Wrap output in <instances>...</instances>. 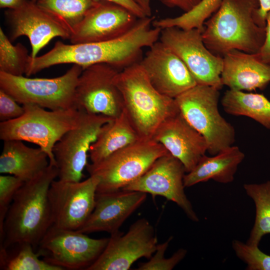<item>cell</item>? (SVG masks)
Wrapping results in <instances>:
<instances>
[{
	"label": "cell",
	"instance_id": "cell-1",
	"mask_svg": "<svg viewBox=\"0 0 270 270\" xmlns=\"http://www.w3.org/2000/svg\"><path fill=\"white\" fill-rule=\"evenodd\" d=\"M153 16L138 19L134 25L122 36L108 41L66 44L57 41L44 54L28 60L25 74L28 77L50 66L73 64L84 69L106 64L118 70L140 62L144 48L159 40L161 29L154 27Z\"/></svg>",
	"mask_w": 270,
	"mask_h": 270
},
{
	"label": "cell",
	"instance_id": "cell-2",
	"mask_svg": "<svg viewBox=\"0 0 270 270\" xmlns=\"http://www.w3.org/2000/svg\"><path fill=\"white\" fill-rule=\"evenodd\" d=\"M259 8L258 0H222L204 24L202 37L206 47L222 57L234 50L258 53L264 42L266 26Z\"/></svg>",
	"mask_w": 270,
	"mask_h": 270
},
{
	"label": "cell",
	"instance_id": "cell-3",
	"mask_svg": "<svg viewBox=\"0 0 270 270\" xmlns=\"http://www.w3.org/2000/svg\"><path fill=\"white\" fill-rule=\"evenodd\" d=\"M58 174L57 167L49 164L16 192L4 220L0 248L21 242L38 246L52 225L48 190Z\"/></svg>",
	"mask_w": 270,
	"mask_h": 270
},
{
	"label": "cell",
	"instance_id": "cell-4",
	"mask_svg": "<svg viewBox=\"0 0 270 270\" xmlns=\"http://www.w3.org/2000/svg\"><path fill=\"white\" fill-rule=\"evenodd\" d=\"M114 81L122 94L124 110L142 138H152L165 120L180 112L174 98L154 88L139 62L119 71Z\"/></svg>",
	"mask_w": 270,
	"mask_h": 270
},
{
	"label": "cell",
	"instance_id": "cell-5",
	"mask_svg": "<svg viewBox=\"0 0 270 270\" xmlns=\"http://www.w3.org/2000/svg\"><path fill=\"white\" fill-rule=\"evenodd\" d=\"M24 112L18 118L0 123V139L34 144L48 156L50 164L56 166L53 154L56 142L80 122L83 111L77 108L47 110L34 104L22 105Z\"/></svg>",
	"mask_w": 270,
	"mask_h": 270
},
{
	"label": "cell",
	"instance_id": "cell-6",
	"mask_svg": "<svg viewBox=\"0 0 270 270\" xmlns=\"http://www.w3.org/2000/svg\"><path fill=\"white\" fill-rule=\"evenodd\" d=\"M218 88L197 84L174 100L180 113L205 138L208 152L213 156L232 146L235 130L220 114Z\"/></svg>",
	"mask_w": 270,
	"mask_h": 270
},
{
	"label": "cell",
	"instance_id": "cell-7",
	"mask_svg": "<svg viewBox=\"0 0 270 270\" xmlns=\"http://www.w3.org/2000/svg\"><path fill=\"white\" fill-rule=\"evenodd\" d=\"M170 152L152 138H141L96 164H88L90 176L100 180L96 193L122 190L142 176L159 158Z\"/></svg>",
	"mask_w": 270,
	"mask_h": 270
},
{
	"label": "cell",
	"instance_id": "cell-8",
	"mask_svg": "<svg viewBox=\"0 0 270 270\" xmlns=\"http://www.w3.org/2000/svg\"><path fill=\"white\" fill-rule=\"evenodd\" d=\"M83 70L74 64L63 75L54 78H29L0 72V89L20 104H34L50 110L76 108V90Z\"/></svg>",
	"mask_w": 270,
	"mask_h": 270
},
{
	"label": "cell",
	"instance_id": "cell-9",
	"mask_svg": "<svg viewBox=\"0 0 270 270\" xmlns=\"http://www.w3.org/2000/svg\"><path fill=\"white\" fill-rule=\"evenodd\" d=\"M109 238H92L76 230L52 225L40 240L38 253L64 270L86 269L99 257Z\"/></svg>",
	"mask_w": 270,
	"mask_h": 270
},
{
	"label": "cell",
	"instance_id": "cell-10",
	"mask_svg": "<svg viewBox=\"0 0 270 270\" xmlns=\"http://www.w3.org/2000/svg\"><path fill=\"white\" fill-rule=\"evenodd\" d=\"M159 40L182 60L197 84L220 90L222 88V57L213 54L206 47L202 30L166 28L162 29Z\"/></svg>",
	"mask_w": 270,
	"mask_h": 270
},
{
	"label": "cell",
	"instance_id": "cell-11",
	"mask_svg": "<svg viewBox=\"0 0 270 270\" xmlns=\"http://www.w3.org/2000/svg\"><path fill=\"white\" fill-rule=\"evenodd\" d=\"M113 118L83 112L78 124L66 132L54 144L53 154L59 180L80 182L88 164L89 150L102 126Z\"/></svg>",
	"mask_w": 270,
	"mask_h": 270
},
{
	"label": "cell",
	"instance_id": "cell-12",
	"mask_svg": "<svg viewBox=\"0 0 270 270\" xmlns=\"http://www.w3.org/2000/svg\"><path fill=\"white\" fill-rule=\"evenodd\" d=\"M99 182L94 176L80 182L54 180L48 190L52 225L64 229H80L94 208Z\"/></svg>",
	"mask_w": 270,
	"mask_h": 270
},
{
	"label": "cell",
	"instance_id": "cell-13",
	"mask_svg": "<svg viewBox=\"0 0 270 270\" xmlns=\"http://www.w3.org/2000/svg\"><path fill=\"white\" fill-rule=\"evenodd\" d=\"M158 244L153 226L146 218L138 219L126 233L110 235L102 253L86 270H128L139 258L150 259Z\"/></svg>",
	"mask_w": 270,
	"mask_h": 270
},
{
	"label": "cell",
	"instance_id": "cell-14",
	"mask_svg": "<svg viewBox=\"0 0 270 270\" xmlns=\"http://www.w3.org/2000/svg\"><path fill=\"white\" fill-rule=\"evenodd\" d=\"M119 71L106 64L84 69L76 90V108L88 114L113 118L120 116L124 109V100L114 81Z\"/></svg>",
	"mask_w": 270,
	"mask_h": 270
},
{
	"label": "cell",
	"instance_id": "cell-15",
	"mask_svg": "<svg viewBox=\"0 0 270 270\" xmlns=\"http://www.w3.org/2000/svg\"><path fill=\"white\" fill-rule=\"evenodd\" d=\"M185 168L170 153L158 158L140 178L122 190L160 196L175 202L192 221L199 219L188 198L184 188Z\"/></svg>",
	"mask_w": 270,
	"mask_h": 270
},
{
	"label": "cell",
	"instance_id": "cell-16",
	"mask_svg": "<svg viewBox=\"0 0 270 270\" xmlns=\"http://www.w3.org/2000/svg\"><path fill=\"white\" fill-rule=\"evenodd\" d=\"M4 14L10 27V39L14 40L20 36H26L32 46V58L37 56L52 38H70V30L36 2L26 0L18 8L8 9Z\"/></svg>",
	"mask_w": 270,
	"mask_h": 270
},
{
	"label": "cell",
	"instance_id": "cell-17",
	"mask_svg": "<svg viewBox=\"0 0 270 270\" xmlns=\"http://www.w3.org/2000/svg\"><path fill=\"white\" fill-rule=\"evenodd\" d=\"M138 18L115 3L96 2L70 32L72 44L102 42L116 38L128 32Z\"/></svg>",
	"mask_w": 270,
	"mask_h": 270
},
{
	"label": "cell",
	"instance_id": "cell-18",
	"mask_svg": "<svg viewBox=\"0 0 270 270\" xmlns=\"http://www.w3.org/2000/svg\"><path fill=\"white\" fill-rule=\"evenodd\" d=\"M139 62L154 88L166 96L175 98L197 84L182 60L160 40Z\"/></svg>",
	"mask_w": 270,
	"mask_h": 270
},
{
	"label": "cell",
	"instance_id": "cell-19",
	"mask_svg": "<svg viewBox=\"0 0 270 270\" xmlns=\"http://www.w3.org/2000/svg\"><path fill=\"white\" fill-rule=\"evenodd\" d=\"M146 194L121 190L96 194L94 208L78 230L84 234L105 232L110 235L120 231L125 220L146 200Z\"/></svg>",
	"mask_w": 270,
	"mask_h": 270
},
{
	"label": "cell",
	"instance_id": "cell-20",
	"mask_svg": "<svg viewBox=\"0 0 270 270\" xmlns=\"http://www.w3.org/2000/svg\"><path fill=\"white\" fill-rule=\"evenodd\" d=\"M152 139L161 144L190 172L208 152L204 136L179 112L165 120L155 132Z\"/></svg>",
	"mask_w": 270,
	"mask_h": 270
},
{
	"label": "cell",
	"instance_id": "cell-21",
	"mask_svg": "<svg viewBox=\"0 0 270 270\" xmlns=\"http://www.w3.org/2000/svg\"><path fill=\"white\" fill-rule=\"evenodd\" d=\"M222 61L221 82L229 89L251 92L262 90L270 82V65L258 54L232 50L222 56Z\"/></svg>",
	"mask_w": 270,
	"mask_h": 270
},
{
	"label": "cell",
	"instance_id": "cell-22",
	"mask_svg": "<svg viewBox=\"0 0 270 270\" xmlns=\"http://www.w3.org/2000/svg\"><path fill=\"white\" fill-rule=\"evenodd\" d=\"M48 154L40 148H32L20 140L4 141L0 156V172L30 180L49 166Z\"/></svg>",
	"mask_w": 270,
	"mask_h": 270
},
{
	"label": "cell",
	"instance_id": "cell-23",
	"mask_svg": "<svg viewBox=\"0 0 270 270\" xmlns=\"http://www.w3.org/2000/svg\"><path fill=\"white\" fill-rule=\"evenodd\" d=\"M244 156L240 148L234 146L212 156L205 154L190 172L185 174L184 186L190 187L210 180L222 184L231 182Z\"/></svg>",
	"mask_w": 270,
	"mask_h": 270
},
{
	"label": "cell",
	"instance_id": "cell-24",
	"mask_svg": "<svg viewBox=\"0 0 270 270\" xmlns=\"http://www.w3.org/2000/svg\"><path fill=\"white\" fill-rule=\"evenodd\" d=\"M141 138L124 109L120 116L102 126L96 140L91 145L88 154L91 163H98Z\"/></svg>",
	"mask_w": 270,
	"mask_h": 270
},
{
	"label": "cell",
	"instance_id": "cell-25",
	"mask_svg": "<svg viewBox=\"0 0 270 270\" xmlns=\"http://www.w3.org/2000/svg\"><path fill=\"white\" fill-rule=\"evenodd\" d=\"M221 104L226 113L250 118L270 129V101L264 95L229 89Z\"/></svg>",
	"mask_w": 270,
	"mask_h": 270
},
{
	"label": "cell",
	"instance_id": "cell-26",
	"mask_svg": "<svg viewBox=\"0 0 270 270\" xmlns=\"http://www.w3.org/2000/svg\"><path fill=\"white\" fill-rule=\"evenodd\" d=\"M9 246L12 248H0V270H64L41 260L39 254L34 252V247L30 243H16Z\"/></svg>",
	"mask_w": 270,
	"mask_h": 270
},
{
	"label": "cell",
	"instance_id": "cell-27",
	"mask_svg": "<svg viewBox=\"0 0 270 270\" xmlns=\"http://www.w3.org/2000/svg\"><path fill=\"white\" fill-rule=\"evenodd\" d=\"M244 188L256 206L255 221L246 243L258 246L262 237L270 234V181L246 184Z\"/></svg>",
	"mask_w": 270,
	"mask_h": 270
},
{
	"label": "cell",
	"instance_id": "cell-28",
	"mask_svg": "<svg viewBox=\"0 0 270 270\" xmlns=\"http://www.w3.org/2000/svg\"><path fill=\"white\" fill-rule=\"evenodd\" d=\"M96 2L94 0H38L36 2L71 32Z\"/></svg>",
	"mask_w": 270,
	"mask_h": 270
},
{
	"label": "cell",
	"instance_id": "cell-29",
	"mask_svg": "<svg viewBox=\"0 0 270 270\" xmlns=\"http://www.w3.org/2000/svg\"><path fill=\"white\" fill-rule=\"evenodd\" d=\"M222 0H202L188 12L174 18L154 20L152 26L161 30L176 26L184 30L198 28L202 31L205 22L219 8Z\"/></svg>",
	"mask_w": 270,
	"mask_h": 270
},
{
	"label": "cell",
	"instance_id": "cell-30",
	"mask_svg": "<svg viewBox=\"0 0 270 270\" xmlns=\"http://www.w3.org/2000/svg\"><path fill=\"white\" fill-rule=\"evenodd\" d=\"M30 55L22 44L13 45L0 28V72L14 76L25 74Z\"/></svg>",
	"mask_w": 270,
	"mask_h": 270
},
{
	"label": "cell",
	"instance_id": "cell-31",
	"mask_svg": "<svg viewBox=\"0 0 270 270\" xmlns=\"http://www.w3.org/2000/svg\"><path fill=\"white\" fill-rule=\"evenodd\" d=\"M232 247L236 256L246 264L248 270H270V256L261 251L258 246L234 240Z\"/></svg>",
	"mask_w": 270,
	"mask_h": 270
},
{
	"label": "cell",
	"instance_id": "cell-32",
	"mask_svg": "<svg viewBox=\"0 0 270 270\" xmlns=\"http://www.w3.org/2000/svg\"><path fill=\"white\" fill-rule=\"evenodd\" d=\"M172 237L170 236L165 242L158 244L154 254L146 262L140 263L138 270H171L185 257L187 251L184 248L178 250L169 258L164 257L166 251Z\"/></svg>",
	"mask_w": 270,
	"mask_h": 270
},
{
	"label": "cell",
	"instance_id": "cell-33",
	"mask_svg": "<svg viewBox=\"0 0 270 270\" xmlns=\"http://www.w3.org/2000/svg\"><path fill=\"white\" fill-rule=\"evenodd\" d=\"M24 182L12 175L0 176V236L4 220L14 197Z\"/></svg>",
	"mask_w": 270,
	"mask_h": 270
},
{
	"label": "cell",
	"instance_id": "cell-34",
	"mask_svg": "<svg viewBox=\"0 0 270 270\" xmlns=\"http://www.w3.org/2000/svg\"><path fill=\"white\" fill-rule=\"evenodd\" d=\"M24 112V106H20L10 95L0 89V120L5 122L16 119Z\"/></svg>",
	"mask_w": 270,
	"mask_h": 270
},
{
	"label": "cell",
	"instance_id": "cell-35",
	"mask_svg": "<svg viewBox=\"0 0 270 270\" xmlns=\"http://www.w3.org/2000/svg\"><path fill=\"white\" fill-rule=\"evenodd\" d=\"M266 22L265 40L258 54L262 62L270 65V10L266 14Z\"/></svg>",
	"mask_w": 270,
	"mask_h": 270
},
{
	"label": "cell",
	"instance_id": "cell-36",
	"mask_svg": "<svg viewBox=\"0 0 270 270\" xmlns=\"http://www.w3.org/2000/svg\"><path fill=\"white\" fill-rule=\"evenodd\" d=\"M166 6L176 8L184 12H188L196 6L202 0H158Z\"/></svg>",
	"mask_w": 270,
	"mask_h": 270
},
{
	"label": "cell",
	"instance_id": "cell-37",
	"mask_svg": "<svg viewBox=\"0 0 270 270\" xmlns=\"http://www.w3.org/2000/svg\"><path fill=\"white\" fill-rule=\"evenodd\" d=\"M94 2L107 1L115 3L128 10L138 18L147 16L140 7L132 0H94Z\"/></svg>",
	"mask_w": 270,
	"mask_h": 270
},
{
	"label": "cell",
	"instance_id": "cell-38",
	"mask_svg": "<svg viewBox=\"0 0 270 270\" xmlns=\"http://www.w3.org/2000/svg\"><path fill=\"white\" fill-rule=\"evenodd\" d=\"M26 0H0V7L2 8L14 9L20 6Z\"/></svg>",
	"mask_w": 270,
	"mask_h": 270
},
{
	"label": "cell",
	"instance_id": "cell-39",
	"mask_svg": "<svg viewBox=\"0 0 270 270\" xmlns=\"http://www.w3.org/2000/svg\"><path fill=\"white\" fill-rule=\"evenodd\" d=\"M258 0L260 4V8L258 9L259 15L262 20L266 22V14L270 10V0Z\"/></svg>",
	"mask_w": 270,
	"mask_h": 270
},
{
	"label": "cell",
	"instance_id": "cell-40",
	"mask_svg": "<svg viewBox=\"0 0 270 270\" xmlns=\"http://www.w3.org/2000/svg\"><path fill=\"white\" fill-rule=\"evenodd\" d=\"M147 16H152L151 0H132Z\"/></svg>",
	"mask_w": 270,
	"mask_h": 270
},
{
	"label": "cell",
	"instance_id": "cell-41",
	"mask_svg": "<svg viewBox=\"0 0 270 270\" xmlns=\"http://www.w3.org/2000/svg\"><path fill=\"white\" fill-rule=\"evenodd\" d=\"M32 0V1L34 2H36L38 0Z\"/></svg>",
	"mask_w": 270,
	"mask_h": 270
}]
</instances>
